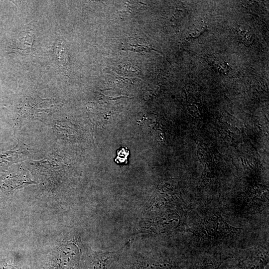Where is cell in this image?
I'll return each mask as SVG.
<instances>
[{
  "label": "cell",
  "mask_w": 269,
  "mask_h": 269,
  "mask_svg": "<svg viewBox=\"0 0 269 269\" xmlns=\"http://www.w3.org/2000/svg\"><path fill=\"white\" fill-rule=\"evenodd\" d=\"M35 183L23 168L7 172L0 177V190L7 195L17 189Z\"/></svg>",
  "instance_id": "3957f363"
},
{
  "label": "cell",
  "mask_w": 269,
  "mask_h": 269,
  "mask_svg": "<svg viewBox=\"0 0 269 269\" xmlns=\"http://www.w3.org/2000/svg\"><path fill=\"white\" fill-rule=\"evenodd\" d=\"M81 251L78 242L64 240L53 246L44 261V269H78Z\"/></svg>",
  "instance_id": "6da1fadb"
},
{
  "label": "cell",
  "mask_w": 269,
  "mask_h": 269,
  "mask_svg": "<svg viewBox=\"0 0 269 269\" xmlns=\"http://www.w3.org/2000/svg\"><path fill=\"white\" fill-rule=\"evenodd\" d=\"M241 228L233 227L226 223L217 214L201 220L190 231L200 238L207 240H217L239 233Z\"/></svg>",
  "instance_id": "7a4b0ae2"
},
{
  "label": "cell",
  "mask_w": 269,
  "mask_h": 269,
  "mask_svg": "<svg viewBox=\"0 0 269 269\" xmlns=\"http://www.w3.org/2000/svg\"><path fill=\"white\" fill-rule=\"evenodd\" d=\"M116 154L114 160L117 164L124 165L128 163V156L130 154V150L128 147H121L117 149Z\"/></svg>",
  "instance_id": "52a82bcc"
},
{
  "label": "cell",
  "mask_w": 269,
  "mask_h": 269,
  "mask_svg": "<svg viewBox=\"0 0 269 269\" xmlns=\"http://www.w3.org/2000/svg\"><path fill=\"white\" fill-rule=\"evenodd\" d=\"M0 269H21V267L9 259L0 260Z\"/></svg>",
  "instance_id": "ba28073f"
},
{
  "label": "cell",
  "mask_w": 269,
  "mask_h": 269,
  "mask_svg": "<svg viewBox=\"0 0 269 269\" xmlns=\"http://www.w3.org/2000/svg\"><path fill=\"white\" fill-rule=\"evenodd\" d=\"M268 260L267 251L259 250L255 254L240 261L236 269H264Z\"/></svg>",
  "instance_id": "277c9868"
},
{
  "label": "cell",
  "mask_w": 269,
  "mask_h": 269,
  "mask_svg": "<svg viewBox=\"0 0 269 269\" xmlns=\"http://www.w3.org/2000/svg\"><path fill=\"white\" fill-rule=\"evenodd\" d=\"M119 252L95 254L90 260L87 269H108Z\"/></svg>",
  "instance_id": "5b68a950"
},
{
  "label": "cell",
  "mask_w": 269,
  "mask_h": 269,
  "mask_svg": "<svg viewBox=\"0 0 269 269\" xmlns=\"http://www.w3.org/2000/svg\"><path fill=\"white\" fill-rule=\"evenodd\" d=\"M224 260L207 257L194 264L189 269H218Z\"/></svg>",
  "instance_id": "8992f818"
}]
</instances>
